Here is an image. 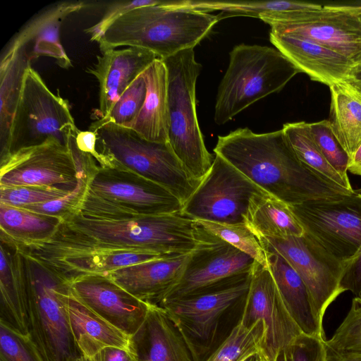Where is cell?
Wrapping results in <instances>:
<instances>
[{
  "label": "cell",
  "mask_w": 361,
  "mask_h": 361,
  "mask_svg": "<svg viewBox=\"0 0 361 361\" xmlns=\"http://www.w3.org/2000/svg\"><path fill=\"white\" fill-rule=\"evenodd\" d=\"M214 236L180 213L101 219L70 214L46 241L17 245L28 257L63 252L143 251L189 254Z\"/></svg>",
  "instance_id": "6da1fadb"
},
{
  "label": "cell",
  "mask_w": 361,
  "mask_h": 361,
  "mask_svg": "<svg viewBox=\"0 0 361 361\" xmlns=\"http://www.w3.org/2000/svg\"><path fill=\"white\" fill-rule=\"evenodd\" d=\"M217 154L264 192L290 206L350 195L306 166L282 129L255 133L240 128L218 137Z\"/></svg>",
  "instance_id": "7a4b0ae2"
},
{
  "label": "cell",
  "mask_w": 361,
  "mask_h": 361,
  "mask_svg": "<svg viewBox=\"0 0 361 361\" xmlns=\"http://www.w3.org/2000/svg\"><path fill=\"white\" fill-rule=\"evenodd\" d=\"M175 1L133 9L106 30L98 42L101 52L119 47H140L160 59L194 49L219 22L216 15L174 7Z\"/></svg>",
  "instance_id": "3957f363"
},
{
  "label": "cell",
  "mask_w": 361,
  "mask_h": 361,
  "mask_svg": "<svg viewBox=\"0 0 361 361\" xmlns=\"http://www.w3.org/2000/svg\"><path fill=\"white\" fill-rule=\"evenodd\" d=\"M251 274L237 275L185 297L164 300L157 306L174 319L197 361H204L226 339L237 324L234 314H242Z\"/></svg>",
  "instance_id": "277c9868"
},
{
  "label": "cell",
  "mask_w": 361,
  "mask_h": 361,
  "mask_svg": "<svg viewBox=\"0 0 361 361\" xmlns=\"http://www.w3.org/2000/svg\"><path fill=\"white\" fill-rule=\"evenodd\" d=\"M300 71L277 49L240 44L217 89L214 119L224 125L261 99L281 91Z\"/></svg>",
  "instance_id": "5b68a950"
},
{
  "label": "cell",
  "mask_w": 361,
  "mask_h": 361,
  "mask_svg": "<svg viewBox=\"0 0 361 361\" xmlns=\"http://www.w3.org/2000/svg\"><path fill=\"white\" fill-rule=\"evenodd\" d=\"M89 130L97 135L99 164L121 167L151 180L170 190L183 206L201 182L188 173L169 142L149 141L112 123Z\"/></svg>",
  "instance_id": "8992f818"
},
{
  "label": "cell",
  "mask_w": 361,
  "mask_h": 361,
  "mask_svg": "<svg viewBox=\"0 0 361 361\" xmlns=\"http://www.w3.org/2000/svg\"><path fill=\"white\" fill-rule=\"evenodd\" d=\"M182 208L180 200L165 187L128 169L99 164L97 161L87 192L75 212L92 218L111 219L123 213L137 216L177 214Z\"/></svg>",
  "instance_id": "52a82bcc"
},
{
  "label": "cell",
  "mask_w": 361,
  "mask_h": 361,
  "mask_svg": "<svg viewBox=\"0 0 361 361\" xmlns=\"http://www.w3.org/2000/svg\"><path fill=\"white\" fill-rule=\"evenodd\" d=\"M161 60L168 72L169 142L188 173L201 181L214 159L204 144L196 112V82L202 66L194 49Z\"/></svg>",
  "instance_id": "ba28073f"
},
{
  "label": "cell",
  "mask_w": 361,
  "mask_h": 361,
  "mask_svg": "<svg viewBox=\"0 0 361 361\" xmlns=\"http://www.w3.org/2000/svg\"><path fill=\"white\" fill-rule=\"evenodd\" d=\"M23 256L30 334L45 361H73L82 355L69 323V283L42 264Z\"/></svg>",
  "instance_id": "9c48e42d"
},
{
  "label": "cell",
  "mask_w": 361,
  "mask_h": 361,
  "mask_svg": "<svg viewBox=\"0 0 361 361\" xmlns=\"http://www.w3.org/2000/svg\"><path fill=\"white\" fill-rule=\"evenodd\" d=\"M77 128L68 102L54 94L31 66L25 72L13 117L8 156L55 140L67 147L68 136Z\"/></svg>",
  "instance_id": "30bf717a"
},
{
  "label": "cell",
  "mask_w": 361,
  "mask_h": 361,
  "mask_svg": "<svg viewBox=\"0 0 361 361\" xmlns=\"http://www.w3.org/2000/svg\"><path fill=\"white\" fill-rule=\"evenodd\" d=\"M271 32L306 39L361 63V18L344 5L311 11L269 13L259 18Z\"/></svg>",
  "instance_id": "8fae6325"
},
{
  "label": "cell",
  "mask_w": 361,
  "mask_h": 361,
  "mask_svg": "<svg viewBox=\"0 0 361 361\" xmlns=\"http://www.w3.org/2000/svg\"><path fill=\"white\" fill-rule=\"evenodd\" d=\"M264 192L220 155L183 204L180 214L195 220L245 223L250 199Z\"/></svg>",
  "instance_id": "7c38bea8"
},
{
  "label": "cell",
  "mask_w": 361,
  "mask_h": 361,
  "mask_svg": "<svg viewBox=\"0 0 361 361\" xmlns=\"http://www.w3.org/2000/svg\"><path fill=\"white\" fill-rule=\"evenodd\" d=\"M305 233L341 262L361 248V192L291 206Z\"/></svg>",
  "instance_id": "4fadbf2b"
},
{
  "label": "cell",
  "mask_w": 361,
  "mask_h": 361,
  "mask_svg": "<svg viewBox=\"0 0 361 361\" xmlns=\"http://www.w3.org/2000/svg\"><path fill=\"white\" fill-rule=\"evenodd\" d=\"M258 240L265 250L281 255L294 268L323 317L329 305L343 293L341 281L345 270V263L305 233L300 237Z\"/></svg>",
  "instance_id": "5bb4252c"
},
{
  "label": "cell",
  "mask_w": 361,
  "mask_h": 361,
  "mask_svg": "<svg viewBox=\"0 0 361 361\" xmlns=\"http://www.w3.org/2000/svg\"><path fill=\"white\" fill-rule=\"evenodd\" d=\"M258 320L265 327L259 350L264 361H274L279 351L302 333L288 313L269 267L256 262L240 323L249 328Z\"/></svg>",
  "instance_id": "9a60e30c"
},
{
  "label": "cell",
  "mask_w": 361,
  "mask_h": 361,
  "mask_svg": "<svg viewBox=\"0 0 361 361\" xmlns=\"http://www.w3.org/2000/svg\"><path fill=\"white\" fill-rule=\"evenodd\" d=\"M0 187L47 186L73 190L78 169L72 154L55 140L0 161Z\"/></svg>",
  "instance_id": "2e32d148"
},
{
  "label": "cell",
  "mask_w": 361,
  "mask_h": 361,
  "mask_svg": "<svg viewBox=\"0 0 361 361\" xmlns=\"http://www.w3.org/2000/svg\"><path fill=\"white\" fill-rule=\"evenodd\" d=\"M68 283L73 297L129 337L140 328L151 305L129 293L107 274L85 275Z\"/></svg>",
  "instance_id": "e0dca14e"
},
{
  "label": "cell",
  "mask_w": 361,
  "mask_h": 361,
  "mask_svg": "<svg viewBox=\"0 0 361 361\" xmlns=\"http://www.w3.org/2000/svg\"><path fill=\"white\" fill-rule=\"evenodd\" d=\"M255 263L247 254L215 237L190 254L180 280L162 300L190 295L228 278L250 273Z\"/></svg>",
  "instance_id": "ac0fdd59"
},
{
  "label": "cell",
  "mask_w": 361,
  "mask_h": 361,
  "mask_svg": "<svg viewBox=\"0 0 361 361\" xmlns=\"http://www.w3.org/2000/svg\"><path fill=\"white\" fill-rule=\"evenodd\" d=\"M128 350L136 361H197L179 326L162 307L151 305Z\"/></svg>",
  "instance_id": "d6986e66"
},
{
  "label": "cell",
  "mask_w": 361,
  "mask_h": 361,
  "mask_svg": "<svg viewBox=\"0 0 361 361\" xmlns=\"http://www.w3.org/2000/svg\"><path fill=\"white\" fill-rule=\"evenodd\" d=\"M191 253L164 256L116 269L107 275L135 298L157 305L180 280Z\"/></svg>",
  "instance_id": "ffe728a7"
},
{
  "label": "cell",
  "mask_w": 361,
  "mask_h": 361,
  "mask_svg": "<svg viewBox=\"0 0 361 361\" xmlns=\"http://www.w3.org/2000/svg\"><path fill=\"white\" fill-rule=\"evenodd\" d=\"M97 61L87 71L99 86V115L106 116L130 85L159 57L140 47L109 49L97 56Z\"/></svg>",
  "instance_id": "44dd1931"
},
{
  "label": "cell",
  "mask_w": 361,
  "mask_h": 361,
  "mask_svg": "<svg viewBox=\"0 0 361 361\" xmlns=\"http://www.w3.org/2000/svg\"><path fill=\"white\" fill-rule=\"evenodd\" d=\"M271 43L300 71L329 87L347 81L355 65L345 56L317 42L270 32Z\"/></svg>",
  "instance_id": "7402d4cb"
},
{
  "label": "cell",
  "mask_w": 361,
  "mask_h": 361,
  "mask_svg": "<svg viewBox=\"0 0 361 361\" xmlns=\"http://www.w3.org/2000/svg\"><path fill=\"white\" fill-rule=\"evenodd\" d=\"M164 256L166 255L143 251L126 250L63 252L28 257L42 264L66 282L70 283L82 276L108 274L110 271L122 267Z\"/></svg>",
  "instance_id": "603a6c76"
},
{
  "label": "cell",
  "mask_w": 361,
  "mask_h": 361,
  "mask_svg": "<svg viewBox=\"0 0 361 361\" xmlns=\"http://www.w3.org/2000/svg\"><path fill=\"white\" fill-rule=\"evenodd\" d=\"M265 251L268 267L292 319L302 333L324 339L323 317L302 278L281 255Z\"/></svg>",
  "instance_id": "cb8c5ba5"
},
{
  "label": "cell",
  "mask_w": 361,
  "mask_h": 361,
  "mask_svg": "<svg viewBox=\"0 0 361 361\" xmlns=\"http://www.w3.org/2000/svg\"><path fill=\"white\" fill-rule=\"evenodd\" d=\"M0 290V322L17 332L30 334L24 256L1 240Z\"/></svg>",
  "instance_id": "d4e9b609"
},
{
  "label": "cell",
  "mask_w": 361,
  "mask_h": 361,
  "mask_svg": "<svg viewBox=\"0 0 361 361\" xmlns=\"http://www.w3.org/2000/svg\"><path fill=\"white\" fill-rule=\"evenodd\" d=\"M142 74L147 85L144 104L136 117L123 127L149 141L169 142L167 68L158 59Z\"/></svg>",
  "instance_id": "484cf974"
},
{
  "label": "cell",
  "mask_w": 361,
  "mask_h": 361,
  "mask_svg": "<svg viewBox=\"0 0 361 361\" xmlns=\"http://www.w3.org/2000/svg\"><path fill=\"white\" fill-rule=\"evenodd\" d=\"M69 323L82 355L91 359L102 349L114 346L128 350L129 336L98 316L71 294Z\"/></svg>",
  "instance_id": "4316f807"
},
{
  "label": "cell",
  "mask_w": 361,
  "mask_h": 361,
  "mask_svg": "<svg viewBox=\"0 0 361 361\" xmlns=\"http://www.w3.org/2000/svg\"><path fill=\"white\" fill-rule=\"evenodd\" d=\"M245 224L258 238H287L305 234L292 207L271 195L262 192L250 199Z\"/></svg>",
  "instance_id": "83f0119b"
},
{
  "label": "cell",
  "mask_w": 361,
  "mask_h": 361,
  "mask_svg": "<svg viewBox=\"0 0 361 361\" xmlns=\"http://www.w3.org/2000/svg\"><path fill=\"white\" fill-rule=\"evenodd\" d=\"M30 58L25 46L6 48L0 65V158L7 152L11 126Z\"/></svg>",
  "instance_id": "f1b7e54d"
},
{
  "label": "cell",
  "mask_w": 361,
  "mask_h": 361,
  "mask_svg": "<svg viewBox=\"0 0 361 361\" xmlns=\"http://www.w3.org/2000/svg\"><path fill=\"white\" fill-rule=\"evenodd\" d=\"M328 119L338 142L350 159L361 145V90L347 81L329 87Z\"/></svg>",
  "instance_id": "f546056e"
},
{
  "label": "cell",
  "mask_w": 361,
  "mask_h": 361,
  "mask_svg": "<svg viewBox=\"0 0 361 361\" xmlns=\"http://www.w3.org/2000/svg\"><path fill=\"white\" fill-rule=\"evenodd\" d=\"M62 219L0 203L1 240L13 245L46 241L57 231Z\"/></svg>",
  "instance_id": "4dcf8cb0"
},
{
  "label": "cell",
  "mask_w": 361,
  "mask_h": 361,
  "mask_svg": "<svg viewBox=\"0 0 361 361\" xmlns=\"http://www.w3.org/2000/svg\"><path fill=\"white\" fill-rule=\"evenodd\" d=\"M318 4L293 1H186L178 6L209 13L219 11L216 15L218 20L228 18L245 16L257 18L264 13L311 11L320 8Z\"/></svg>",
  "instance_id": "1f68e13d"
},
{
  "label": "cell",
  "mask_w": 361,
  "mask_h": 361,
  "mask_svg": "<svg viewBox=\"0 0 361 361\" xmlns=\"http://www.w3.org/2000/svg\"><path fill=\"white\" fill-rule=\"evenodd\" d=\"M282 130L299 159L328 180L348 190H354L349 180L343 178L326 159L305 121L286 123Z\"/></svg>",
  "instance_id": "d6a6232c"
},
{
  "label": "cell",
  "mask_w": 361,
  "mask_h": 361,
  "mask_svg": "<svg viewBox=\"0 0 361 361\" xmlns=\"http://www.w3.org/2000/svg\"><path fill=\"white\" fill-rule=\"evenodd\" d=\"M265 327L261 320L249 328L239 323L226 339L204 361H244L259 352Z\"/></svg>",
  "instance_id": "836d02e7"
},
{
  "label": "cell",
  "mask_w": 361,
  "mask_h": 361,
  "mask_svg": "<svg viewBox=\"0 0 361 361\" xmlns=\"http://www.w3.org/2000/svg\"><path fill=\"white\" fill-rule=\"evenodd\" d=\"M209 233L247 254L262 266L268 267L266 251L245 223L226 224L196 220Z\"/></svg>",
  "instance_id": "e575fe53"
},
{
  "label": "cell",
  "mask_w": 361,
  "mask_h": 361,
  "mask_svg": "<svg viewBox=\"0 0 361 361\" xmlns=\"http://www.w3.org/2000/svg\"><path fill=\"white\" fill-rule=\"evenodd\" d=\"M147 94V85L143 74H140L124 91L109 114L92 123L90 128L106 123L125 126L140 112Z\"/></svg>",
  "instance_id": "d590c367"
},
{
  "label": "cell",
  "mask_w": 361,
  "mask_h": 361,
  "mask_svg": "<svg viewBox=\"0 0 361 361\" xmlns=\"http://www.w3.org/2000/svg\"><path fill=\"white\" fill-rule=\"evenodd\" d=\"M312 136L333 168L345 180L350 157L336 138L329 120L309 123Z\"/></svg>",
  "instance_id": "8d00e7d4"
},
{
  "label": "cell",
  "mask_w": 361,
  "mask_h": 361,
  "mask_svg": "<svg viewBox=\"0 0 361 361\" xmlns=\"http://www.w3.org/2000/svg\"><path fill=\"white\" fill-rule=\"evenodd\" d=\"M325 343L336 351L361 354V296L353 299L345 318Z\"/></svg>",
  "instance_id": "74e56055"
},
{
  "label": "cell",
  "mask_w": 361,
  "mask_h": 361,
  "mask_svg": "<svg viewBox=\"0 0 361 361\" xmlns=\"http://www.w3.org/2000/svg\"><path fill=\"white\" fill-rule=\"evenodd\" d=\"M0 360L45 361L30 334L17 332L1 322Z\"/></svg>",
  "instance_id": "f35d334b"
},
{
  "label": "cell",
  "mask_w": 361,
  "mask_h": 361,
  "mask_svg": "<svg viewBox=\"0 0 361 361\" xmlns=\"http://www.w3.org/2000/svg\"><path fill=\"white\" fill-rule=\"evenodd\" d=\"M71 191L47 186L0 187V203L23 207L59 199Z\"/></svg>",
  "instance_id": "ab89813d"
},
{
  "label": "cell",
  "mask_w": 361,
  "mask_h": 361,
  "mask_svg": "<svg viewBox=\"0 0 361 361\" xmlns=\"http://www.w3.org/2000/svg\"><path fill=\"white\" fill-rule=\"evenodd\" d=\"M325 341L301 333L279 351L274 361H325Z\"/></svg>",
  "instance_id": "60d3db41"
},
{
  "label": "cell",
  "mask_w": 361,
  "mask_h": 361,
  "mask_svg": "<svg viewBox=\"0 0 361 361\" xmlns=\"http://www.w3.org/2000/svg\"><path fill=\"white\" fill-rule=\"evenodd\" d=\"M161 2L162 1L159 0L116 1L106 8L102 18L97 23L85 29V32L90 35L91 41L98 42L109 27L124 14L135 8L157 5Z\"/></svg>",
  "instance_id": "b9f144b4"
},
{
  "label": "cell",
  "mask_w": 361,
  "mask_h": 361,
  "mask_svg": "<svg viewBox=\"0 0 361 361\" xmlns=\"http://www.w3.org/2000/svg\"><path fill=\"white\" fill-rule=\"evenodd\" d=\"M342 292L350 290L356 296L361 295V248L353 259L345 264L341 281Z\"/></svg>",
  "instance_id": "7bdbcfd3"
},
{
  "label": "cell",
  "mask_w": 361,
  "mask_h": 361,
  "mask_svg": "<svg viewBox=\"0 0 361 361\" xmlns=\"http://www.w3.org/2000/svg\"><path fill=\"white\" fill-rule=\"evenodd\" d=\"M91 361H131L133 357L127 349L108 346L94 355Z\"/></svg>",
  "instance_id": "ee69618b"
},
{
  "label": "cell",
  "mask_w": 361,
  "mask_h": 361,
  "mask_svg": "<svg viewBox=\"0 0 361 361\" xmlns=\"http://www.w3.org/2000/svg\"><path fill=\"white\" fill-rule=\"evenodd\" d=\"M75 142L80 151L91 154L97 161L99 160V154L96 149L97 135L94 132L78 130L75 136Z\"/></svg>",
  "instance_id": "f6af8a7d"
},
{
  "label": "cell",
  "mask_w": 361,
  "mask_h": 361,
  "mask_svg": "<svg viewBox=\"0 0 361 361\" xmlns=\"http://www.w3.org/2000/svg\"><path fill=\"white\" fill-rule=\"evenodd\" d=\"M325 361H361V354L336 351L326 345Z\"/></svg>",
  "instance_id": "bcb514c9"
},
{
  "label": "cell",
  "mask_w": 361,
  "mask_h": 361,
  "mask_svg": "<svg viewBox=\"0 0 361 361\" xmlns=\"http://www.w3.org/2000/svg\"><path fill=\"white\" fill-rule=\"evenodd\" d=\"M348 171L353 174L361 176V145L350 159Z\"/></svg>",
  "instance_id": "7dc6e473"
},
{
  "label": "cell",
  "mask_w": 361,
  "mask_h": 361,
  "mask_svg": "<svg viewBox=\"0 0 361 361\" xmlns=\"http://www.w3.org/2000/svg\"><path fill=\"white\" fill-rule=\"evenodd\" d=\"M347 82L361 90V63L353 66Z\"/></svg>",
  "instance_id": "c3c4849f"
},
{
  "label": "cell",
  "mask_w": 361,
  "mask_h": 361,
  "mask_svg": "<svg viewBox=\"0 0 361 361\" xmlns=\"http://www.w3.org/2000/svg\"><path fill=\"white\" fill-rule=\"evenodd\" d=\"M347 8L357 13L361 18V4L360 5H344Z\"/></svg>",
  "instance_id": "681fc988"
},
{
  "label": "cell",
  "mask_w": 361,
  "mask_h": 361,
  "mask_svg": "<svg viewBox=\"0 0 361 361\" xmlns=\"http://www.w3.org/2000/svg\"><path fill=\"white\" fill-rule=\"evenodd\" d=\"M245 361H263L262 358L259 354V353H257L256 354H254L247 358Z\"/></svg>",
  "instance_id": "f907efd6"
},
{
  "label": "cell",
  "mask_w": 361,
  "mask_h": 361,
  "mask_svg": "<svg viewBox=\"0 0 361 361\" xmlns=\"http://www.w3.org/2000/svg\"><path fill=\"white\" fill-rule=\"evenodd\" d=\"M73 361H91V360L88 357H85L84 355H82Z\"/></svg>",
  "instance_id": "816d5d0a"
},
{
  "label": "cell",
  "mask_w": 361,
  "mask_h": 361,
  "mask_svg": "<svg viewBox=\"0 0 361 361\" xmlns=\"http://www.w3.org/2000/svg\"><path fill=\"white\" fill-rule=\"evenodd\" d=\"M131 361H136V360L133 358V360H132Z\"/></svg>",
  "instance_id": "f5cc1de1"
},
{
  "label": "cell",
  "mask_w": 361,
  "mask_h": 361,
  "mask_svg": "<svg viewBox=\"0 0 361 361\" xmlns=\"http://www.w3.org/2000/svg\"><path fill=\"white\" fill-rule=\"evenodd\" d=\"M245 360H244V361H245Z\"/></svg>",
  "instance_id": "db71d44e"
},
{
  "label": "cell",
  "mask_w": 361,
  "mask_h": 361,
  "mask_svg": "<svg viewBox=\"0 0 361 361\" xmlns=\"http://www.w3.org/2000/svg\"><path fill=\"white\" fill-rule=\"evenodd\" d=\"M263 360V359H262ZM264 361V360H263Z\"/></svg>",
  "instance_id": "11a10c76"
}]
</instances>
